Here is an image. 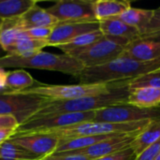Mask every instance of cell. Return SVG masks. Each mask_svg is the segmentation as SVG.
Returning a JSON list of instances; mask_svg holds the SVG:
<instances>
[{"label":"cell","instance_id":"9c48e42d","mask_svg":"<svg viewBox=\"0 0 160 160\" xmlns=\"http://www.w3.org/2000/svg\"><path fill=\"white\" fill-rule=\"evenodd\" d=\"M159 118L160 107L143 109L127 103L107 107L95 112L94 121L114 124H128L145 120H156Z\"/></svg>","mask_w":160,"mask_h":160},{"label":"cell","instance_id":"d590c367","mask_svg":"<svg viewBox=\"0 0 160 160\" xmlns=\"http://www.w3.org/2000/svg\"><path fill=\"white\" fill-rule=\"evenodd\" d=\"M155 160H160V155L159 156H158V158H156V159Z\"/></svg>","mask_w":160,"mask_h":160},{"label":"cell","instance_id":"5bb4252c","mask_svg":"<svg viewBox=\"0 0 160 160\" xmlns=\"http://www.w3.org/2000/svg\"><path fill=\"white\" fill-rule=\"evenodd\" d=\"M124 56L140 62H154L160 60V41L138 38L125 47Z\"/></svg>","mask_w":160,"mask_h":160},{"label":"cell","instance_id":"e0dca14e","mask_svg":"<svg viewBox=\"0 0 160 160\" xmlns=\"http://www.w3.org/2000/svg\"><path fill=\"white\" fill-rule=\"evenodd\" d=\"M128 104L143 109L160 107V88L138 87L129 89Z\"/></svg>","mask_w":160,"mask_h":160},{"label":"cell","instance_id":"603a6c76","mask_svg":"<svg viewBox=\"0 0 160 160\" xmlns=\"http://www.w3.org/2000/svg\"><path fill=\"white\" fill-rule=\"evenodd\" d=\"M153 14L154 9H142L131 7L121 14L119 19L127 24L138 29L142 34L150 22Z\"/></svg>","mask_w":160,"mask_h":160},{"label":"cell","instance_id":"83f0119b","mask_svg":"<svg viewBox=\"0 0 160 160\" xmlns=\"http://www.w3.org/2000/svg\"><path fill=\"white\" fill-rule=\"evenodd\" d=\"M140 38L160 41V7L154 9L153 17L144 31L141 34Z\"/></svg>","mask_w":160,"mask_h":160},{"label":"cell","instance_id":"4fadbf2b","mask_svg":"<svg viewBox=\"0 0 160 160\" xmlns=\"http://www.w3.org/2000/svg\"><path fill=\"white\" fill-rule=\"evenodd\" d=\"M99 22H58L49 39L47 40L48 46L57 47L60 45L67 44L76 38L98 30Z\"/></svg>","mask_w":160,"mask_h":160},{"label":"cell","instance_id":"484cf974","mask_svg":"<svg viewBox=\"0 0 160 160\" xmlns=\"http://www.w3.org/2000/svg\"><path fill=\"white\" fill-rule=\"evenodd\" d=\"M104 37L103 33L100 31V29L82 35L78 38H76L75 39L71 40L70 42L64 44V45H60L57 46L58 49H60L61 51L64 52V53H69L73 51L79 50V49H82L85 47H88L92 44H94L95 42L100 40L102 38Z\"/></svg>","mask_w":160,"mask_h":160},{"label":"cell","instance_id":"6da1fadb","mask_svg":"<svg viewBox=\"0 0 160 160\" xmlns=\"http://www.w3.org/2000/svg\"><path fill=\"white\" fill-rule=\"evenodd\" d=\"M159 69L160 60L154 62H140L121 55L107 64L93 68H85L79 76V79L81 83L109 84L128 82Z\"/></svg>","mask_w":160,"mask_h":160},{"label":"cell","instance_id":"7402d4cb","mask_svg":"<svg viewBox=\"0 0 160 160\" xmlns=\"http://www.w3.org/2000/svg\"><path fill=\"white\" fill-rule=\"evenodd\" d=\"M36 81L24 69H15L7 72L6 85L8 92L18 93L34 87Z\"/></svg>","mask_w":160,"mask_h":160},{"label":"cell","instance_id":"9a60e30c","mask_svg":"<svg viewBox=\"0 0 160 160\" xmlns=\"http://www.w3.org/2000/svg\"><path fill=\"white\" fill-rule=\"evenodd\" d=\"M98 22L100 31L106 37L121 38L129 42L134 41L141 37V33L138 29L127 24L119 18L104 20Z\"/></svg>","mask_w":160,"mask_h":160},{"label":"cell","instance_id":"7c38bea8","mask_svg":"<svg viewBox=\"0 0 160 160\" xmlns=\"http://www.w3.org/2000/svg\"><path fill=\"white\" fill-rule=\"evenodd\" d=\"M140 133H134V134H123L109 140H106L104 142H101L99 143H97L93 146H90L85 149L78 150V151H71L67 153H61V154H67V155H80L89 158L90 159L94 160L97 158H100L120 151H123L125 149H128L131 146L132 142L135 141L137 136ZM60 154V153H57Z\"/></svg>","mask_w":160,"mask_h":160},{"label":"cell","instance_id":"74e56055","mask_svg":"<svg viewBox=\"0 0 160 160\" xmlns=\"http://www.w3.org/2000/svg\"><path fill=\"white\" fill-rule=\"evenodd\" d=\"M2 22H3V20H1V19H0V26H1V23H2Z\"/></svg>","mask_w":160,"mask_h":160},{"label":"cell","instance_id":"52a82bcc","mask_svg":"<svg viewBox=\"0 0 160 160\" xmlns=\"http://www.w3.org/2000/svg\"><path fill=\"white\" fill-rule=\"evenodd\" d=\"M95 112H74V113H54L47 115L33 116L25 123L19 126L15 134H28L46 132L53 129L68 128L70 126L94 121Z\"/></svg>","mask_w":160,"mask_h":160},{"label":"cell","instance_id":"ba28073f","mask_svg":"<svg viewBox=\"0 0 160 160\" xmlns=\"http://www.w3.org/2000/svg\"><path fill=\"white\" fill-rule=\"evenodd\" d=\"M125 50V46L121 45L112 38L104 36L100 40L94 44L73 51L68 54L77 58L85 68H93L107 64L120 57Z\"/></svg>","mask_w":160,"mask_h":160},{"label":"cell","instance_id":"8fae6325","mask_svg":"<svg viewBox=\"0 0 160 160\" xmlns=\"http://www.w3.org/2000/svg\"><path fill=\"white\" fill-rule=\"evenodd\" d=\"M9 140L41 159L52 155L60 142L58 137L48 132L15 134Z\"/></svg>","mask_w":160,"mask_h":160},{"label":"cell","instance_id":"4dcf8cb0","mask_svg":"<svg viewBox=\"0 0 160 160\" xmlns=\"http://www.w3.org/2000/svg\"><path fill=\"white\" fill-rule=\"evenodd\" d=\"M160 155V139L137 156L136 160H155Z\"/></svg>","mask_w":160,"mask_h":160},{"label":"cell","instance_id":"277c9868","mask_svg":"<svg viewBox=\"0 0 160 160\" xmlns=\"http://www.w3.org/2000/svg\"><path fill=\"white\" fill-rule=\"evenodd\" d=\"M153 120H145L128 124H114L105 122L90 121L68 128L46 131L53 134L59 140H68L85 136L111 135V134H134L141 133Z\"/></svg>","mask_w":160,"mask_h":160},{"label":"cell","instance_id":"f1b7e54d","mask_svg":"<svg viewBox=\"0 0 160 160\" xmlns=\"http://www.w3.org/2000/svg\"><path fill=\"white\" fill-rule=\"evenodd\" d=\"M54 27H36L24 30L25 33L32 38L38 39V40H44L47 41L50 38V36L52 33Z\"/></svg>","mask_w":160,"mask_h":160},{"label":"cell","instance_id":"e575fe53","mask_svg":"<svg viewBox=\"0 0 160 160\" xmlns=\"http://www.w3.org/2000/svg\"><path fill=\"white\" fill-rule=\"evenodd\" d=\"M7 72L4 68H0V94H4L8 92L7 85H6V78Z\"/></svg>","mask_w":160,"mask_h":160},{"label":"cell","instance_id":"7a4b0ae2","mask_svg":"<svg viewBox=\"0 0 160 160\" xmlns=\"http://www.w3.org/2000/svg\"><path fill=\"white\" fill-rule=\"evenodd\" d=\"M129 89L128 82L116 83L112 92L99 95L85 97L68 100H50L35 116L54 113H74L90 112L120 104H127Z\"/></svg>","mask_w":160,"mask_h":160},{"label":"cell","instance_id":"8992f818","mask_svg":"<svg viewBox=\"0 0 160 160\" xmlns=\"http://www.w3.org/2000/svg\"><path fill=\"white\" fill-rule=\"evenodd\" d=\"M49 101L33 94L10 92L0 94V115L13 116L22 125L35 116Z\"/></svg>","mask_w":160,"mask_h":160},{"label":"cell","instance_id":"1f68e13d","mask_svg":"<svg viewBox=\"0 0 160 160\" xmlns=\"http://www.w3.org/2000/svg\"><path fill=\"white\" fill-rule=\"evenodd\" d=\"M19 126H20V124L13 116L0 115V130H3V129L17 130Z\"/></svg>","mask_w":160,"mask_h":160},{"label":"cell","instance_id":"836d02e7","mask_svg":"<svg viewBox=\"0 0 160 160\" xmlns=\"http://www.w3.org/2000/svg\"><path fill=\"white\" fill-rule=\"evenodd\" d=\"M16 130L14 129H3L0 130V146L7 142L8 140H9L15 133Z\"/></svg>","mask_w":160,"mask_h":160},{"label":"cell","instance_id":"d6986e66","mask_svg":"<svg viewBox=\"0 0 160 160\" xmlns=\"http://www.w3.org/2000/svg\"><path fill=\"white\" fill-rule=\"evenodd\" d=\"M22 30L20 17L3 20L0 26V45L7 55L13 53L18 36Z\"/></svg>","mask_w":160,"mask_h":160},{"label":"cell","instance_id":"f546056e","mask_svg":"<svg viewBox=\"0 0 160 160\" xmlns=\"http://www.w3.org/2000/svg\"><path fill=\"white\" fill-rule=\"evenodd\" d=\"M136 158H137V155L135 151L131 147H129L123 151L94 160H136Z\"/></svg>","mask_w":160,"mask_h":160},{"label":"cell","instance_id":"3957f363","mask_svg":"<svg viewBox=\"0 0 160 160\" xmlns=\"http://www.w3.org/2000/svg\"><path fill=\"white\" fill-rule=\"evenodd\" d=\"M7 68H19V69L35 68L56 71L75 77H79L85 68L81 61L69 54H55L43 51L30 57L7 54L0 56V68L5 69Z\"/></svg>","mask_w":160,"mask_h":160},{"label":"cell","instance_id":"ffe728a7","mask_svg":"<svg viewBox=\"0 0 160 160\" xmlns=\"http://www.w3.org/2000/svg\"><path fill=\"white\" fill-rule=\"evenodd\" d=\"M160 139V118L151 121V123L142 131L131 144V148L136 155H140L151 144L155 143Z\"/></svg>","mask_w":160,"mask_h":160},{"label":"cell","instance_id":"5b68a950","mask_svg":"<svg viewBox=\"0 0 160 160\" xmlns=\"http://www.w3.org/2000/svg\"><path fill=\"white\" fill-rule=\"evenodd\" d=\"M117 82L114 83H98V84H73V85H50V84H38L27 90L18 92L23 94H33L45 98L49 100H68L81 98L85 97L105 95L113 88H115Z\"/></svg>","mask_w":160,"mask_h":160},{"label":"cell","instance_id":"d6a6232c","mask_svg":"<svg viewBox=\"0 0 160 160\" xmlns=\"http://www.w3.org/2000/svg\"><path fill=\"white\" fill-rule=\"evenodd\" d=\"M42 160H92L87 157L80 155H67V154H52Z\"/></svg>","mask_w":160,"mask_h":160},{"label":"cell","instance_id":"d4e9b609","mask_svg":"<svg viewBox=\"0 0 160 160\" xmlns=\"http://www.w3.org/2000/svg\"><path fill=\"white\" fill-rule=\"evenodd\" d=\"M0 160H42L22 146L8 140L0 146Z\"/></svg>","mask_w":160,"mask_h":160},{"label":"cell","instance_id":"8d00e7d4","mask_svg":"<svg viewBox=\"0 0 160 160\" xmlns=\"http://www.w3.org/2000/svg\"><path fill=\"white\" fill-rule=\"evenodd\" d=\"M1 52H3V49H2V47H1V45H0V53H1Z\"/></svg>","mask_w":160,"mask_h":160},{"label":"cell","instance_id":"2e32d148","mask_svg":"<svg viewBox=\"0 0 160 160\" xmlns=\"http://www.w3.org/2000/svg\"><path fill=\"white\" fill-rule=\"evenodd\" d=\"M20 22L22 28L27 30L36 27H54L58 21L46 8H40L37 3L20 17Z\"/></svg>","mask_w":160,"mask_h":160},{"label":"cell","instance_id":"cb8c5ba5","mask_svg":"<svg viewBox=\"0 0 160 160\" xmlns=\"http://www.w3.org/2000/svg\"><path fill=\"white\" fill-rule=\"evenodd\" d=\"M35 4H37L35 0H0V19L21 17Z\"/></svg>","mask_w":160,"mask_h":160},{"label":"cell","instance_id":"44dd1931","mask_svg":"<svg viewBox=\"0 0 160 160\" xmlns=\"http://www.w3.org/2000/svg\"><path fill=\"white\" fill-rule=\"evenodd\" d=\"M48 46V42L44 40H38L30 38L24 30H22L17 38L14 52L11 55H19L22 57H30L38 52H41L42 49Z\"/></svg>","mask_w":160,"mask_h":160},{"label":"cell","instance_id":"30bf717a","mask_svg":"<svg viewBox=\"0 0 160 160\" xmlns=\"http://www.w3.org/2000/svg\"><path fill=\"white\" fill-rule=\"evenodd\" d=\"M46 9L58 22H98L92 0H59Z\"/></svg>","mask_w":160,"mask_h":160},{"label":"cell","instance_id":"ac0fdd59","mask_svg":"<svg viewBox=\"0 0 160 160\" xmlns=\"http://www.w3.org/2000/svg\"><path fill=\"white\" fill-rule=\"evenodd\" d=\"M129 8H131V2L128 0L94 1V12L98 22L119 18Z\"/></svg>","mask_w":160,"mask_h":160},{"label":"cell","instance_id":"4316f807","mask_svg":"<svg viewBox=\"0 0 160 160\" xmlns=\"http://www.w3.org/2000/svg\"><path fill=\"white\" fill-rule=\"evenodd\" d=\"M128 89H133V88H138V87H146V86L160 88V69L155 72L142 75L131 81H128Z\"/></svg>","mask_w":160,"mask_h":160}]
</instances>
